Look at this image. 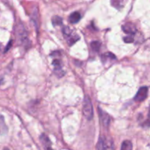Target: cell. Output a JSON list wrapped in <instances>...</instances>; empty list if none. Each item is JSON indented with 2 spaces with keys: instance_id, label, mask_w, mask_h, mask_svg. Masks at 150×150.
<instances>
[{
  "instance_id": "5bb4252c",
  "label": "cell",
  "mask_w": 150,
  "mask_h": 150,
  "mask_svg": "<svg viewBox=\"0 0 150 150\" xmlns=\"http://www.w3.org/2000/svg\"><path fill=\"white\" fill-rule=\"evenodd\" d=\"M124 40L125 42L130 43V42H133L134 40H133V36H131V35H128V36H127L126 38H124Z\"/></svg>"
},
{
  "instance_id": "9c48e42d",
  "label": "cell",
  "mask_w": 150,
  "mask_h": 150,
  "mask_svg": "<svg viewBox=\"0 0 150 150\" xmlns=\"http://www.w3.org/2000/svg\"><path fill=\"white\" fill-rule=\"evenodd\" d=\"M81 19V14L79 12H74L71 13L69 17V21L71 23H77Z\"/></svg>"
},
{
  "instance_id": "6da1fadb",
  "label": "cell",
  "mask_w": 150,
  "mask_h": 150,
  "mask_svg": "<svg viewBox=\"0 0 150 150\" xmlns=\"http://www.w3.org/2000/svg\"><path fill=\"white\" fill-rule=\"evenodd\" d=\"M83 114L87 120H92L94 116L93 105L89 96H85L83 103Z\"/></svg>"
},
{
  "instance_id": "3957f363",
  "label": "cell",
  "mask_w": 150,
  "mask_h": 150,
  "mask_svg": "<svg viewBox=\"0 0 150 150\" xmlns=\"http://www.w3.org/2000/svg\"><path fill=\"white\" fill-rule=\"evenodd\" d=\"M62 33L64 35V38L67 40V43L70 45H73L75 42H77L79 40V36L75 32H73L71 29H70L69 26H64L62 29Z\"/></svg>"
},
{
  "instance_id": "277c9868",
  "label": "cell",
  "mask_w": 150,
  "mask_h": 150,
  "mask_svg": "<svg viewBox=\"0 0 150 150\" xmlns=\"http://www.w3.org/2000/svg\"><path fill=\"white\" fill-rule=\"evenodd\" d=\"M148 95V87L147 86H142L139 89L136 93V96H135L134 100L136 102H142L146 98H147Z\"/></svg>"
},
{
  "instance_id": "5b68a950",
  "label": "cell",
  "mask_w": 150,
  "mask_h": 150,
  "mask_svg": "<svg viewBox=\"0 0 150 150\" xmlns=\"http://www.w3.org/2000/svg\"><path fill=\"white\" fill-rule=\"evenodd\" d=\"M122 30L125 33H126L127 35H133L134 34L136 33L137 32V29H136V26L135 24L132 23H126L124 25H122Z\"/></svg>"
},
{
  "instance_id": "9a60e30c",
  "label": "cell",
  "mask_w": 150,
  "mask_h": 150,
  "mask_svg": "<svg viewBox=\"0 0 150 150\" xmlns=\"http://www.w3.org/2000/svg\"><path fill=\"white\" fill-rule=\"evenodd\" d=\"M4 127H5L4 124V120H3L2 117H0V133H1V130H3L2 128H4Z\"/></svg>"
},
{
  "instance_id": "52a82bcc",
  "label": "cell",
  "mask_w": 150,
  "mask_h": 150,
  "mask_svg": "<svg viewBox=\"0 0 150 150\" xmlns=\"http://www.w3.org/2000/svg\"><path fill=\"white\" fill-rule=\"evenodd\" d=\"M100 111V118L101 122H102L103 125L105 127H108L110 125V121H111V118H110V116L107 114L106 112L103 111V110H101L100 108H99Z\"/></svg>"
},
{
  "instance_id": "8fae6325",
  "label": "cell",
  "mask_w": 150,
  "mask_h": 150,
  "mask_svg": "<svg viewBox=\"0 0 150 150\" xmlns=\"http://www.w3.org/2000/svg\"><path fill=\"white\" fill-rule=\"evenodd\" d=\"M63 20L59 16H54L52 18V23L54 26H60L62 24Z\"/></svg>"
},
{
  "instance_id": "30bf717a",
  "label": "cell",
  "mask_w": 150,
  "mask_h": 150,
  "mask_svg": "<svg viewBox=\"0 0 150 150\" xmlns=\"http://www.w3.org/2000/svg\"><path fill=\"white\" fill-rule=\"evenodd\" d=\"M133 149V144L130 141H124L122 144L121 149L120 150H132Z\"/></svg>"
},
{
  "instance_id": "ba28073f",
  "label": "cell",
  "mask_w": 150,
  "mask_h": 150,
  "mask_svg": "<svg viewBox=\"0 0 150 150\" xmlns=\"http://www.w3.org/2000/svg\"><path fill=\"white\" fill-rule=\"evenodd\" d=\"M40 140L41 142L42 143V144L44 145V147L46 149V150H52L51 149V143L50 142L49 139L45 136V134H42L40 136Z\"/></svg>"
},
{
  "instance_id": "7c38bea8",
  "label": "cell",
  "mask_w": 150,
  "mask_h": 150,
  "mask_svg": "<svg viewBox=\"0 0 150 150\" xmlns=\"http://www.w3.org/2000/svg\"><path fill=\"white\" fill-rule=\"evenodd\" d=\"M100 42L99 41H93L91 43V48L94 51H99L100 48Z\"/></svg>"
},
{
  "instance_id": "8992f818",
  "label": "cell",
  "mask_w": 150,
  "mask_h": 150,
  "mask_svg": "<svg viewBox=\"0 0 150 150\" xmlns=\"http://www.w3.org/2000/svg\"><path fill=\"white\" fill-rule=\"evenodd\" d=\"M52 64L54 67V73H56V75H57L59 77H62L64 76V72L62 70L61 61L59 59H54Z\"/></svg>"
},
{
  "instance_id": "4fadbf2b",
  "label": "cell",
  "mask_w": 150,
  "mask_h": 150,
  "mask_svg": "<svg viewBox=\"0 0 150 150\" xmlns=\"http://www.w3.org/2000/svg\"><path fill=\"white\" fill-rule=\"evenodd\" d=\"M102 59L105 62V60H108V59L112 60L116 59V57L114 55V54H111V53H107V54H104V55L102 56Z\"/></svg>"
},
{
  "instance_id": "7a4b0ae2",
  "label": "cell",
  "mask_w": 150,
  "mask_h": 150,
  "mask_svg": "<svg viewBox=\"0 0 150 150\" xmlns=\"http://www.w3.org/2000/svg\"><path fill=\"white\" fill-rule=\"evenodd\" d=\"M97 149L98 150H114L112 139L105 136L100 137L97 144Z\"/></svg>"
}]
</instances>
